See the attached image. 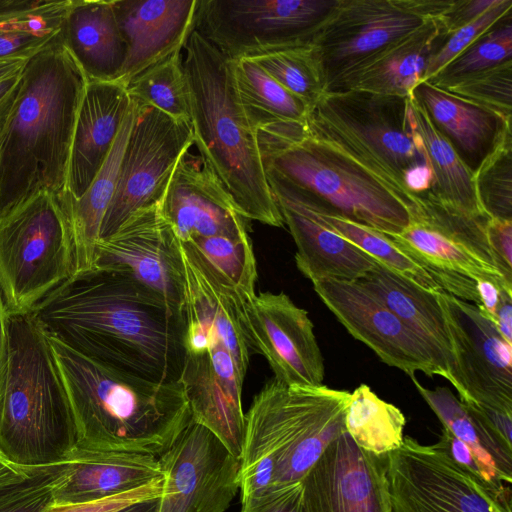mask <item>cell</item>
I'll list each match as a JSON object with an SVG mask.
<instances>
[{"label":"cell","instance_id":"cell-1","mask_svg":"<svg viewBox=\"0 0 512 512\" xmlns=\"http://www.w3.org/2000/svg\"><path fill=\"white\" fill-rule=\"evenodd\" d=\"M31 314L47 335L110 369L156 383L180 381L184 313L126 273H75Z\"/></svg>","mask_w":512,"mask_h":512},{"label":"cell","instance_id":"cell-2","mask_svg":"<svg viewBox=\"0 0 512 512\" xmlns=\"http://www.w3.org/2000/svg\"><path fill=\"white\" fill-rule=\"evenodd\" d=\"M86 84L62 39L28 60L0 141V217L38 191L66 192Z\"/></svg>","mask_w":512,"mask_h":512},{"label":"cell","instance_id":"cell-3","mask_svg":"<svg viewBox=\"0 0 512 512\" xmlns=\"http://www.w3.org/2000/svg\"><path fill=\"white\" fill-rule=\"evenodd\" d=\"M48 336L76 429V448L159 457L191 421L181 382L156 383L110 369Z\"/></svg>","mask_w":512,"mask_h":512},{"label":"cell","instance_id":"cell-4","mask_svg":"<svg viewBox=\"0 0 512 512\" xmlns=\"http://www.w3.org/2000/svg\"><path fill=\"white\" fill-rule=\"evenodd\" d=\"M256 134L267 180L349 220L393 235L422 213L307 120L270 124Z\"/></svg>","mask_w":512,"mask_h":512},{"label":"cell","instance_id":"cell-5","mask_svg":"<svg viewBox=\"0 0 512 512\" xmlns=\"http://www.w3.org/2000/svg\"><path fill=\"white\" fill-rule=\"evenodd\" d=\"M184 50L191 125L199 155L244 218L283 227L263 169L256 130L238 97L231 60L195 29Z\"/></svg>","mask_w":512,"mask_h":512},{"label":"cell","instance_id":"cell-6","mask_svg":"<svg viewBox=\"0 0 512 512\" xmlns=\"http://www.w3.org/2000/svg\"><path fill=\"white\" fill-rule=\"evenodd\" d=\"M75 447L74 419L48 336L31 313L9 314L0 450L14 464L38 467L66 461Z\"/></svg>","mask_w":512,"mask_h":512},{"label":"cell","instance_id":"cell-7","mask_svg":"<svg viewBox=\"0 0 512 512\" xmlns=\"http://www.w3.org/2000/svg\"><path fill=\"white\" fill-rule=\"evenodd\" d=\"M306 120L406 201L423 207L434 174L405 98L327 92L310 107Z\"/></svg>","mask_w":512,"mask_h":512},{"label":"cell","instance_id":"cell-8","mask_svg":"<svg viewBox=\"0 0 512 512\" xmlns=\"http://www.w3.org/2000/svg\"><path fill=\"white\" fill-rule=\"evenodd\" d=\"M63 193L41 190L0 217V290L9 314H28L75 274Z\"/></svg>","mask_w":512,"mask_h":512},{"label":"cell","instance_id":"cell-9","mask_svg":"<svg viewBox=\"0 0 512 512\" xmlns=\"http://www.w3.org/2000/svg\"><path fill=\"white\" fill-rule=\"evenodd\" d=\"M350 394L325 385H288L275 378L263 386L245 414L241 504L272 487L282 455L322 419L347 406Z\"/></svg>","mask_w":512,"mask_h":512},{"label":"cell","instance_id":"cell-10","mask_svg":"<svg viewBox=\"0 0 512 512\" xmlns=\"http://www.w3.org/2000/svg\"><path fill=\"white\" fill-rule=\"evenodd\" d=\"M338 0H198L195 30L230 60L312 44Z\"/></svg>","mask_w":512,"mask_h":512},{"label":"cell","instance_id":"cell-11","mask_svg":"<svg viewBox=\"0 0 512 512\" xmlns=\"http://www.w3.org/2000/svg\"><path fill=\"white\" fill-rule=\"evenodd\" d=\"M386 458L392 512H512L510 486L475 477L436 443L404 436Z\"/></svg>","mask_w":512,"mask_h":512},{"label":"cell","instance_id":"cell-12","mask_svg":"<svg viewBox=\"0 0 512 512\" xmlns=\"http://www.w3.org/2000/svg\"><path fill=\"white\" fill-rule=\"evenodd\" d=\"M450 333L459 400L498 425L512 418V344L472 303L436 294Z\"/></svg>","mask_w":512,"mask_h":512},{"label":"cell","instance_id":"cell-13","mask_svg":"<svg viewBox=\"0 0 512 512\" xmlns=\"http://www.w3.org/2000/svg\"><path fill=\"white\" fill-rule=\"evenodd\" d=\"M136 105L99 239L116 232L136 211L160 202L178 161L194 144L190 121L177 120L152 106Z\"/></svg>","mask_w":512,"mask_h":512},{"label":"cell","instance_id":"cell-14","mask_svg":"<svg viewBox=\"0 0 512 512\" xmlns=\"http://www.w3.org/2000/svg\"><path fill=\"white\" fill-rule=\"evenodd\" d=\"M453 0H338L313 46L329 85L352 65L439 18Z\"/></svg>","mask_w":512,"mask_h":512},{"label":"cell","instance_id":"cell-15","mask_svg":"<svg viewBox=\"0 0 512 512\" xmlns=\"http://www.w3.org/2000/svg\"><path fill=\"white\" fill-rule=\"evenodd\" d=\"M155 512H224L240 490V459L192 418L159 457Z\"/></svg>","mask_w":512,"mask_h":512},{"label":"cell","instance_id":"cell-16","mask_svg":"<svg viewBox=\"0 0 512 512\" xmlns=\"http://www.w3.org/2000/svg\"><path fill=\"white\" fill-rule=\"evenodd\" d=\"M92 269L126 273L184 313L185 277L181 242L159 202L133 213L109 237L99 239Z\"/></svg>","mask_w":512,"mask_h":512},{"label":"cell","instance_id":"cell-17","mask_svg":"<svg viewBox=\"0 0 512 512\" xmlns=\"http://www.w3.org/2000/svg\"><path fill=\"white\" fill-rule=\"evenodd\" d=\"M487 220L424 201L420 215L400 233L388 236L428 273L455 272L512 292V282L502 274L490 247Z\"/></svg>","mask_w":512,"mask_h":512},{"label":"cell","instance_id":"cell-18","mask_svg":"<svg viewBox=\"0 0 512 512\" xmlns=\"http://www.w3.org/2000/svg\"><path fill=\"white\" fill-rule=\"evenodd\" d=\"M239 318L250 353L266 358L276 380L288 385H323L324 362L313 323L288 295L255 294L242 302Z\"/></svg>","mask_w":512,"mask_h":512},{"label":"cell","instance_id":"cell-19","mask_svg":"<svg viewBox=\"0 0 512 512\" xmlns=\"http://www.w3.org/2000/svg\"><path fill=\"white\" fill-rule=\"evenodd\" d=\"M312 284L320 300L346 330L382 362L410 378L421 371L449 381L431 350L360 282L322 279Z\"/></svg>","mask_w":512,"mask_h":512},{"label":"cell","instance_id":"cell-20","mask_svg":"<svg viewBox=\"0 0 512 512\" xmlns=\"http://www.w3.org/2000/svg\"><path fill=\"white\" fill-rule=\"evenodd\" d=\"M386 455L341 434L302 479L304 512H392Z\"/></svg>","mask_w":512,"mask_h":512},{"label":"cell","instance_id":"cell-21","mask_svg":"<svg viewBox=\"0 0 512 512\" xmlns=\"http://www.w3.org/2000/svg\"><path fill=\"white\" fill-rule=\"evenodd\" d=\"M181 243L212 236L249 234V223L200 155L186 151L159 202Z\"/></svg>","mask_w":512,"mask_h":512},{"label":"cell","instance_id":"cell-22","mask_svg":"<svg viewBox=\"0 0 512 512\" xmlns=\"http://www.w3.org/2000/svg\"><path fill=\"white\" fill-rule=\"evenodd\" d=\"M180 382L191 418L240 459L245 434L244 377L223 343L217 341L203 353L186 354Z\"/></svg>","mask_w":512,"mask_h":512},{"label":"cell","instance_id":"cell-23","mask_svg":"<svg viewBox=\"0 0 512 512\" xmlns=\"http://www.w3.org/2000/svg\"><path fill=\"white\" fill-rule=\"evenodd\" d=\"M113 4L127 46L115 82L124 86L181 52L195 29L198 0H113Z\"/></svg>","mask_w":512,"mask_h":512},{"label":"cell","instance_id":"cell-24","mask_svg":"<svg viewBox=\"0 0 512 512\" xmlns=\"http://www.w3.org/2000/svg\"><path fill=\"white\" fill-rule=\"evenodd\" d=\"M440 17L358 61L335 78L327 92L410 96L423 81L430 56L447 37Z\"/></svg>","mask_w":512,"mask_h":512},{"label":"cell","instance_id":"cell-25","mask_svg":"<svg viewBox=\"0 0 512 512\" xmlns=\"http://www.w3.org/2000/svg\"><path fill=\"white\" fill-rule=\"evenodd\" d=\"M297 247L298 270L311 282L322 279L358 281L378 262L314 217L283 185L267 180Z\"/></svg>","mask_w":512,"mask_h":512},{"label":"cell","instance_id":"cell-26","mask_svg":"<svg viewBox=\"0 0 512 512\" xmlns=\"http://www.w3.org/2000/svg\"><path fill=\"white\" fill-rule=\"evenodd\" d=\"M132 104L126 86L88 81L74 130L66 193L79 199L108 156Z\"/></svg>","mask_w":512,"mask_h":512},{"label":"cell","instance_id":"cell-27","mask_svg":"<svg viewBox=\"0 0 512 512\" xmlns=\"http://www.w3.org/2000/svg\"><path fill=\"white\" fill-rule=\"evenodd\" d=\"M67 468L52 487V504L67 505L111 497L162 477L152 454L74 448Z\"/></svg>","mask_w":512,"mask_h":512},{"label":"cell","instance_id":"cell-28","mask_svg":"<svg viewBox=\"0 0 512 512\" xmlns=\"http://www.w3.org/2000/svg\"><path fill=\"white\" fill-rule=\"evenodd\" d=\"M358 282L376 295L431 350L458 391L452 341L436 294L380 263Z\"/></svg>","mask_w":512,"mask_h":512},{"label":"cell","instance_id":"cell-29","mask_svg":"<svg viewBox=\"0 0 512 512\" xmlns=\"http://www.w3.org/2000/svg\"><path fill=\"white\" fill-rule=\"evenodd\" d=\"M61 39L88 81H115L127 55L113 0H73Z\"/></svg>","mask_w":512,"mask_h":512},{"label":"cell","instance_id":"cell-30","mask_svg":"<svg viewBox=\"0 0 512 512\" xmlns=\"http://www.w3.org/2000/svg\"><path fill=\"white\" fill-rule=\"evenodd\" d=\"M412 95L473 171L507 121L427 81L420 82Z\"/></svg>","mask_w":512,"mask_h":512},{"label":"cell","instance_id":"cell-31","mask_svg":"<svg viewBox=\"0 0 512 512\" xmlns=\"http://www.w3.org/2000/svg\"><path fill=\"white\" fill-rule=\"evenodd\" d=\"M411 380L443 428L471 450L486 482L496 488L506 487V483L510 485L512 445L507 444L482 416L462 403L449 388L431 390L423 387L415 377Z\"/></svg>","mask_w":512,"mask_h":512},{"label":"cell","instance_id":"cell-32","mask_svg":"<svg viewBox=\"0 0 512 512\" xmlns=\"http://www.w3.org/2000/svg\"><path fill=\"white\" fill-rule=\"evenodd\" d=\"M136 107L132 100L108 156L85 193L75 201L71 200L67 193L63 194L73 235L75 273L93 267L102 221L116 190L121 160L133 126Z\"/></svg>","mask_w":512,"mask_h":512},{"label":"cell","instance_id":"cell-33","mask_svg":"<svg viewBox=\"0 0 512 512\" xmlns=\"http://www.w3.org/2000/svg\"><path fill=\"white\" fill-rule=\"evenodd\" d=\"M410 119L418 132L434 174V186L424 199L461 213L489 218L475 190L474 171L464 162L450 141L434 126L423 107L411 94L406 97Z\"/></svg>","mask_w":512,"mask_h":512},{"label":"cell","instance_id":"cell-34","mask_svg":"<svg viewBox=\"0 0 512 512\" xmlns=\"http://www.w3.org/2000/svg\"><path fill=\"white\" fill-rule=\"evenodd\" d=\"M73 0H0V59H30L61 39Z\"/></svg>","mask_w":512,"mask_h":512},{"label":"cell","instance_id":"cell-35","mask_svg":"<svg viewBox=\"0 0 512 512\" xmlns=\"http://www.w3.org/2000/svg\"><path fill=\"white\" fill-rule=\"evenodd\" d=\"M287 189L320 222L373 257L378 263L428 292H444L429 273L387 234L349 220L329 207L290 188Z\"/></svg>","mask_w":512,"mask_h":512},{"label":"cell","instance_id":"cell-36","mask_svg":"<svg viewBox=\"0 0 512 512\" xmlns=\"http://www.w3.org/2000/svg\"><path fill=\"white\" fill-rule=\"evenodd\" d=\"M242 107L256 129L279 122L305 123L310 106L251 59L231 60Z\"/></svg>","mask_w":512,"mask_h":512},{"label":"cell","instance_id":"cell-37","mask_svg":"<svg viewBox=\"0 0 512 512\" xmlns=\"http://www.w3.org/2000/svg\"><path fill=\"white\" fill-rule=\"evenodd\" d=\"M344 421L346 433L353 442L371 454L386 455L403 442L404 414L365 384L350 394Z\"/></svg>","mask_w":512,"mask_h":512},{"label":"cell","instance_id":"cell-38","mask_svg":"<svg viewBox=\"0 0 512 512\" xmlns=\"http://www.w3.org/2000/svg\"><path fill=\"white\" fill-rule=\"evenodd\" d=\"M126 89L136 103L155 107L177 120L191 122L190 91L182 51L140 74Z\"/></svg>","mask_w":512,"mask_h":512},{"label":"cell","instance_id":"cell-39","mask_svg":"<svg viewBox=\"0 0 512 512\" xmlns=\"http://www.w3.org/2000/svg\"><path fill=\"white\" fill-rule=\"evenodd\" d=\"M474 185L488 217L512 220L511 120L503 123L490 151L474 170Z\"/></svg>","mask_w":512,"mask_h":512},{"label":"cell","instance_id":"cell-40","mask_svg":"<svg viewBox=\"0 0 512 512\" xmlns=\"http://www.w3.org/2000/svg\"><path fill=\"white\" fill-rule=\"evenodd\" d=\"M251 60L310 107L327 93L325 74L313 44L275 51Z\"/></svg>","mask_w":512,"mask_h":512},{"label":"cell","instance_id":"cell-41","mask_svg":"<svg viewBox=\"0 0 512 512\" xmlns=\"http://www.w3.org/2000/svg\"><path fill=\"white\" fill-rule=\"evenodd\" d=\"M187 244L193 246L243 300L256 294L257 268L249 234L199 238Z\"/></svg>","mask_w":512,"mask_h":512},{"label":"cell","instance_id":"cell-42","mask_svg":"<svg viewBox=\"0 0 512 512\" xmlns=\"http://www.w3.org/2000/svg\"><path fill=\"white\" fill-rule=\"evenodd\" d=\"M501 120L512 119V61L459 77L443 87Z\"/></svg>","mask_w":512,"mask_h":512},{"label":"cell","instance_id":"cell-43","mask_svg":"<svg viewBox=\"0 0 512 512\" xmlns=\"http://www.w3.org/2000/svg\"><path fill=\"white\" fill-rule=\"evenodd\" d=\"M345 410L346 407L326 416L282 455L275 468L272 486L304 478L327 446L346 432Z\"/></svg>","mask_w":512,"mask_h":512},{"label":"cell","instance_id":"cell-44","mask_svg":"<svg viewBox=\"0 0 512 512\" xmlns=\"http://www.w3.org/2000/svg\"><path fill=\"white\" fill-rule=\"evenodd\" d=\"M507 61H512L510 21L498 27L495 26L482 35L427 82L443 87L459 77L483 71Z\"/></svg>","mask_w":512,"mask_h":512},{"label":"cell","instance_id":"cell-45","mask_svg":"<svg viewBox=\"0 0 512 512\" xmlns=\"http://www.w3.org/2000/svg\"><path fill=\"white\" fill-rule=\"evenodd\" d=\"M512 0L497 2L477 19L448 35L430 56L423 81H430L448 63L505 18H511Z\"/></svg>","mask_w":512,"mask_h":512},{"label":"cell","instance_id":"cell-46","mask_svg":"<svg viewBox=\"0 0 512 512\" xmlns=\"http://www.w3.org/2000/svg\"><path fill=\"white\" fill-rule=\"evenodd\" d=\"M67 464V460L38 467L10 463L0 470V505L22 493L52 483L63 475Z\"/></svg>","mask_w":512,"mask_h":512},{"label":"cell","instance_id":"cell-47","mask_svg":"<svg viewBox=\"0 0 512 512\" xmlns=\"http://www.w3.org/2000/svg\"><path fill=\"white\" fill-rule=\"evenodd\" d=\"M163 478H156L135 489L89 502L53 505L45 512H117L136 503L158 499L162 492Z\"/></svg>","mask_w":512,"mask_h":512},{"label":"cell","instance_id":"cell-48","mask_svg":"<svg viewBox=\"0 0 512 512\" xmlns=\"http://www.w3.org/2000/svg\"><path fill=\"white\" fill-rule=\"evenodd\" d=\"M245 512H304L303 482L278 484L242 504Z\"/></svg>","mask_w":512,"mask_h":512},{"label":"cell","instance_id":"cell-49","mask_svg":"<svg viewBox=\"0 0 512 512\" xmlns=\"http://www.w3.org/2000/svg\"><path fill=\"white\" fill-rule=\"evenodd\" d=\"M486 230L499 268L505 278L512 282V220L488 218Z\"/></svg>","mask_w":512,"mask_h":512},{"label":"cell","instance_id":"cell-50","mask_svg":"<svg viewBox=\"0 0 512 512\" xmlns=\"http://www.w3.org/2000/svg\"><path fill=\"white\" fill-rule=\"evenodd\" d=\"M496 2L497 0H453L440 17L446 36L477 19Z\"/></svg>","mask_w":512,"mask_h":512},{"label":"cell","instance_id":"cell-51","mask_svg":"<svg viewBox=\"0 0 512 512\" xmlns=\"http://www.w3.org/2000/svg\"><path fill=\"white\" fill-rule=\"evenodd\" d=\"M55 481L6 501L0 505V512H45L52 504V487Z\"/></svg>","mask_w":512,"mask_h":512},{"label":"cell","instance_id":"cell-52","mask_svg":"<svg viewBox=\"0 0 512 512\" xmlns=\"http://www.w3.org/2000/svg\"><path fill=\"white\" fill-rule=\"evenodd\" d=\"M436 444L460 467L486 482L483 472L471 450L450 431L443 428L442 434Z\"/></svg>","mask_w":512,"mask_h":512},{"label":"cell","instance_id":"cell-53","mask_svg":"<svg viewBox=\"0 0 512 512\" xmlns=\"http://www.w3.org/2000/svg\"><path fill=\"white\" fill-rule=\"evenodd\" d=\"M22 72L0 83V139L8 126L18 98Z\"/></svg>","mask_w":512,"mask_h":512},{"label":"cell","instance_id":"cell-54","mask_svg":"<svg viewBox=\"0 0 512 512\" xmlns=\"http://www.w3.org/2000/svg\"><path fill=\"white\" fill-rule=\"evenodd\" d=\"M494 325L501 336L512 344V292L504 291L495 314Z\"/></svg>","mask_w":512,"mask_h":512},{"label":"cell","instance_id":"cell-55","mask_svg":"<svg viewBox=\"0 0 512 512\" xmlns=\"http://www.w3.org/2000/svg\"><path fill=\"white\" fill-rule=\"evenodd\" d=\"M8 359V313L0 290V400L5 382Z\"/></svg>","mask_w":512,"mask_h":512},{"label":"cell","instance_id":"cell-56","mask_svg":"<svg viewBox=\"0 0 512 512\" xmlns=\"http://www.w3.org/2000/svg\"><path fill=\"white\" fill-rule=\"evenodd\" d=\"M28 60L25 58L0 59V83L22 72Z\"/></svg>","mask_w":512,"mask_h":512},{"label":"cell","instance_id":"cell-57","mask_svg":"<svg viewBox=\"0 0 512 512\" xmlns=\"http://www.w3.org/2000/svg\"><path fill=\"white\" fill-rule=\"evenodd\" d=\"M158 499L136 503L117 512H155Z\"/></svg>","mask_w":512,"mask_h":512},{"label":"cell","instance_id":"cell-58","mask_svg":"<svg viewBox=\"0 0 512 512\" xmlns=\"http://www.w3.org/2000/svg\"><path fill=\"white\" fill-rule=\"evenodd\" d=\"M10 462L6 456L2 453V451L0 450V470L3 469L4 467L8 466Z\"/></svg>","mask_w":512,"mask_h":512},{"label":"cell","instance_id":"cell-59","mask_svg":"<svg viewBox=\"0 0 512 512\" xmlns=\"http://www.w3.org/2000/svg\"><path fill=\"white\" fill-rule=\"evenodd\" d=\"M240 512H245V511H243V510L241 509V511H240Z\"/></svg>","mask_w":512,"mask_h":512},{"label":"cell","instance_id":"cell-60","mask_svg":"<svg viewBox=\"0 0 512 512\" xmlns=\"http://www.w3.org/2000/svg\"><path fill=\"white\" fill-rule=\"evenodd\" d=\"M0 141H1V139H0Z\"/></svg>","mask_w":512,"mask_h":512}]
</instances>
